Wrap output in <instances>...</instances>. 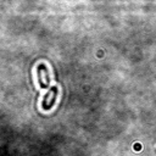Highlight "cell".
Returning a JSON list of instances; mask_svg holds the SVG:
<instances>
[{"mask_svg": "<svg viewBox=\"0 0 156 156\" xmlns=\"http://www.w3.org/2000/svg\"><path fill=\"white\" fill-rule=\"evenodd\" d=\"M57 94H58V88L55 85V87H51V88L49 89V91L44 95L43 101H41V107H43L45 111L50 110V108L54 106V104L56 102Z\"/></svg>", "mask_w": 156, "mask_h": 156, "instance_id": "cell-2", "label": "cell"}, {"mask_svg": "<svg viewBox=\"0 0 156 156\" xmlns=\"http://www.w3.org/2000/svg\"><path fill=\"white\" fill-rule=\"evenodd\" d=\"M37 76H38L39 87L43 88V89L49 88V84H50V76H49L48 67H46L44 63H39V65L37 66Z\"/></svg>", "mask_w": 156, "mask_h": 156, "instance_id": "cell-1", "label": "cell"}]
</instances>
